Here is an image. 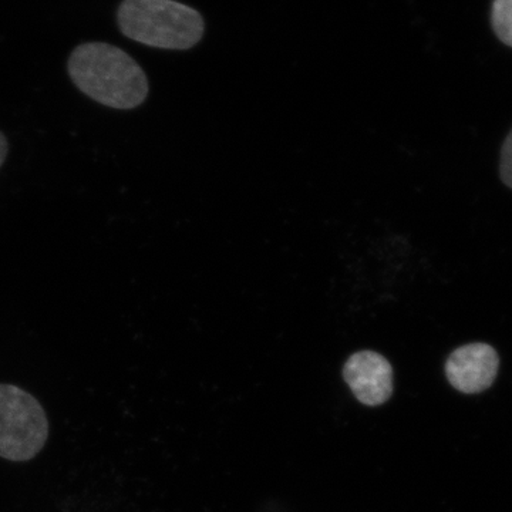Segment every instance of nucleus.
<instances>
[{"mask_svg": "<svg viewBox=\"0 0 512 512\" xmlns=\"http://www.w3.org/2000/svg\"><path fill=\"white\" fill-rule=\"evenodd\" d=\"M67 72L80 92L110 109H137L150 92L140 64L109 43L77 46L67 62Z\"/></svg>", "mask_w": 512, "mask_h": 512, "instance_id": "1", "label": "nucleus"}, {"mask_svg": "<svg viewBox=\"0 0 512 512\" xmlns=\"http://www.w3.org/2000/svg\"><path fill=\"white\" fill-rule=\"evenodd\" d=\"M117 22L128 39L167 50L191 49L205 29L197 10L175 0H123Z\"/></svg>", "mask_w": 512, "mask_h": 512, "instance_id": "2", "label": "nucleus"}, {"mask_svg": "<svg viewBox=\"0 0 512 512\" xmlns=\"http://www.w3.org/2000/svg\"><path fill=\"white\" fill-rule=\"evenodd\" d=\"M49 421L39 400L13 384H0V457L23 463L45 447Z\"/></svg>", "mask_w": 512, "mask_h": 512, "instance_id": "3", "label": "nucleus"}, {"mask_svg": "<svg viewBox=\"0 0 512 512\" xmlns=\"http://www.w3.org/2000/svg\"><path fill=\"white\" fill-rule=\"evenodd\" d=\"M343 379L365 406H382L392 397L393 367L373 350L353 353L343 366Z\"/></svg>", "mask_w": 512, "mask_h": 512, "instance_id": "4", "label": "nucleus"}, {"mask_svg": "<svg viewBox=\"0 0 512 512\" xmlns=\"http://www.w3.org/2000/svg\"><path fill=\"white\" fill-rule=\"evenodd\" d=\"M500 367V357L487 343H470L448 356L446 376L458 392L476 394L494 383Z\"/></svg>", "mask_w": 512, "mask_h": 512, "instance_id": "5", "label": "nucleus"}, {"mask_svg": "<svg viewBox=\"0 0 512 512\" xmlns=\"http://www.w3.org/2000/svg\"><path fill=\"white\" fill-rule=\"evenodd\" d=\"M493 26L501 42L512 47V0H495Z\"/></svg>", "mask_w": 512, "mask_h": 512, "instance_id": "6", "label": "nucleus"}, {"mask_svg": "<svg viewBox=\"0 0 512 512\" xmlns=\"http://www.w3.org/2000/svg\"><path fill=\"white\" fill-rule=\"evenodd\" d=\"M500 175L503 183L512 188V130L505 138L503 150H501Z\"/></svg>", "mask_w": 512, "mask_h": 512, "instance_id": "7", "label": "nucleus"}, {"mask_svg": "<svg viewBox=\"0 0 512 512\" xmlns=\"http://www.w3.org/2000/svg\"><path fill=\"white\" fill-rule=\"evenodd\" d=\"M9 153V143L8 138H6L5 134L0 131V168L5 164L6 157H8Z\"/></svg>", "mask_w": 512, "mask_h": 512, "instance_id": "8", "label": "nucleus"}]
</instances>
